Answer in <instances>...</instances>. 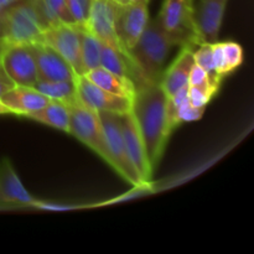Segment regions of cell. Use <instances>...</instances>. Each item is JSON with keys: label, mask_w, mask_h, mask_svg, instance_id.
I'll list each match as a JSON object with an SVG mask.
<instances>
[{"label": "cell", "mask_w": 254, "mask_h": 254, "mask_svg": "<svg viewBox=\"0 0 254 254\" xmlns=\"http://www.w3.org/2000/svg\"><path fill=\"white\" fill-rule=\"evenodd\" d=\"M148 4L149 2L131 5L118 4L114 29L119 42L126 51H130L131 47L136 44L150 20Z\"/></svg>", "instance_id": "cell-9"}, {"label": "cell", "mask_w": 254, "mask_h": 254, "mask_svg": "<svg viewBox=\"0 0 254 254\" xmlns=\"http://www.w3.org/2000/svg\"><path fill=\"white\" fill-rule=\"evenodd\" d=\"M0 64L17 86L34 87L39 79L36 61L30 44H7L0 51Z\"/></svg>", "instance_id": "cell-7"}, {"label": "cell", "mask_w": 254, "mask_h": 254, "mask_svg": "<svg viewBox=\"0 0 254 254\" xmlns=\"http://www.w3.org/2000/svg\"><path fill=\"white\" fill-rule=\"evenodd\" d=\"M4 45H5L4 40H0V51H1V50H2V47H4Z\"/></svg>", "instance_id": "cell-35"}, {"label": "cell", "mask_w": 254, "mask_h": 254, "mask_svg": "<svg viewBox=\"0 0 254 254\" xmlns=\"http://www.w3.org/2000/svg\"><path fill=\"white\" fill-rule=\"evenodd\" d=\"M168 98L159 82H146L136 87L131 113L145 145L151 170L155 171L170 138L168 123Z\"/></svg>", "instance_id": "cell-1"}, {"label": "cell", "mask_w": 254, "mask_h": 254, "mask_svg": "<svg viewBox=\"0 0 254 254\" xmlns=\"http://www.w3.org/2000/svg\"><path fill=\"white\" fill-rule=\"evenodd\" d=\"M5 37L7 44H34L41 41L45 29L30 0H20L5 10Z\"/></svg>", "instance_id": "cell-5"}, {"label": "cell", "mask_w": 254, "mask_h": 254, "mask_svg": "<svg viewBox=\"0 0 254 254\" xmlns=\"http://www.w3.org/2000/svg\"><path fill=\"white\" fill-rule=\"evenodd\" d=\"M98 114L102 128H103L107 151L109 155L108 165L114 171H117L124 180L128 181L130 185L135 186V188L146 186L139 178L138 173L133 168L128 158L126 146H124L123 135H122L119 114L111 113V112H98Z\"/></svg>", "instance_id": "cell-6"}, {"label": "cell", "mask_w": 254, "mask_h": 254, "mask_svg": "<svg viewBox=\"0 0 254 254\" xmlns=\"http://www.w3.org/2000/svg\"><path fill=\"white\" fill-rule=\"evenodd\" d=\"M178 41L171 37L158 20L150 19L141 36L129 51L131 60L145 82H160L169 54Z\"/></svg>", "instance_id": "cell-2"}, {"label": "cell", "mask_w": 254, "mask_h": 254, "mask_svg": "<svg viewBox=\"0 0 254 254\" xmlns=\"http://www.w3.org/2000/svg\"><path fill=\"white\" fill-rule=\"evenodd\" d=\"M84 76L89 81L93 82L94 84L103 88L104 91L116 94V96L123 97V98H127L133 102V98L136 92V87L131 79L118 76V74L113 73V72L108 71V69L103 68L101 66L86 72Z\"/></svg>", "instance_id": "cell-18"}, {"label": "cell", "mask_w": 254, "mask_h": 254, "mask_svg": "<svg viewBox=\"0 0 254 254\" xmlns=\"http://www.w3.org/2000/svg\"><path fill=\"white\" fill-rule=\"evenodd\" d=\"M121 5H131V4H139V2H149V0H114Z\"/></svg>", "instance_id": "cell-32"}, {"label": "cell", "mask_w": 254, "mask_h": 254, "mask_svg": "<svg viewBox=\"0 0 254 254\" xmlns=\"http://www.w3.org/2000/svg\"><path fill=\"white\" fill-rule=\"evenodd\" d=\"M50 101L51 99L40 93L34 87L17 86V84H15L0 97V102L9 109L10 114L21 117H26L32 112L39 111Z\"/></svg>", "instance_id": "cell-16"}, {"label": "cell", "mask_w": 254, "mask_h": 254, "mask_svg": "<svg viewBox=\"0 0 254 254\" xmlns=\"http://www.w3.org/2000/svg\"><path fill=\"white\" fill-rule=\"evenodd\" d=\"M67 106L69 109L68 134L78 139L81 143L93 150L99 158L109 164V155L98 112L84 106L78 97Z\"/></svg>", "instance_id": "cell-4"}, {"label": "cell", "mask_w": 254, "mask_h": 254, "mask_svg": "<svg viewBox=\"0 0 254 254\" xmlns=\"http://www.w3.org/2000/svg\"><path fill=\"white\" fill-rule=\"evenodd\" d=\"M213 96L215 93L212 91L200 88V87L189 86V101L193 107H206Z\"/></svg>", "instance_id": "cell-28"}, {"label": "cell", "mask_w": 254, "mask_h": 254, "mask_svg": "<svg viewBox=\"0 0 254 254\" xmlns=\"http://www.w3.org/2000/svg\"><path fill=\"white\" fill-rule=\"evenodd\" d=\"M227 2L228 0H198L195 6V21L202 42L218 41Z\"/></svg>", "instance_id": "cell-15"}, {"label": "cell", "mask_w": 254, "mask_h": 254, "mask_svg": "<svg viewBox=\"0 0 254 254\" xmlns=\"http://www.w3.org/2000/svg\"><path fill=\"white\" fill-rule=\"evenodd\" d=\"M19 1L20 0H0V12H4L5 10H7Z\"/></svg>", "instance_id": "cell-31"}, {"label": "cell", "mask_w": 254, "mask_h": 254, "mask_svg": "<svg viewBox=\"0 0 254 254\" xmlns=\"http://www.w3.org/2000/svg\"><path fill=\"white\" fill-rule=\"evenodd\" d=\"M102 42L93 34L81 27V64L83 74L101 66Z\"/></svg>", "instance_id": "cell-22"}, {"label": "cell", "mask_w": 254, "mask_h": 254, "mask_svg": "<svg viewBox=\"0 0 254 254\" xmlns=\"http://www.w3.org/2000/svg\"><path fill=\"white\" fill-rule=\"evenodd\" d=\"M45 4L47 5L50 12L54 15V17L60 24L76 25L71 14H69L66 0H45Z\"/></svg>", "instance_id": "cell-25"}, {"label": "cell", "mask_w": 254, "mask_h": 254, "mask_svg": "<svg viewBox=\"0 0 254 254\" xmlns=\"http://www.w3.org/2000/svg\"><path fill=\"white\" fill-rule=\"evenodd\" d=\"M36 198L25 189L11 161L0 160V210L35 206Z\"/></svg>", "instance_id": "cell-13"}, {"label": "cell", "mask_w": 254, "mask_h": 254, "mask_svg": "<svg viewBox=\"0 0 254 254\" xmlns=\"http://www.w3.org/2000/svg\"><path fill=\"white\" fill-rule=\"evenodd\" d=\"M212 54L216 71L222 78L238 68L243 62L242 46L235 41L213 42Z\"/></svg>", "instance_id": "cell-19"}, {"label": "cell", "mask_w": 254, "mask_h": 254, "mask_svg": "<svg viewBox=\"0 0 254 254\" xmlns=\"http://www.w3.org/2000/svg\"><path fill=\"white\" fill-rule=\"evenodd\" d=\"M206 107H193L190 101L184 103L176 112V122L180 126L185 122H195L202 118Z\"/></svg>", "instance_id": "cell-26"}, {"label": "cell", "mask_w": 254, "mask_h": 254, "mask_svg": "<svg viewBox=\"0 0 254 254\" xmlns=\"http://www.w3.org/2000/svg\"><path fill=\"white\" fill-rule=\"evenodd\" d=\"M156 20L179 46L195 47L203 44L195 21V0H164Z\"/></svg>", "instance_id": "cell-3"}, {"label": "cell", "mask_w": 254, "mask_h": 254, "mask_svg": "<svg viewBox=\"0 0 254 254\" xmlns=\"http://www.w3.org/2000/svg\"><path fill=\"white\" fill-rule=\"evenodd\" d=\"M189 86L200 87V88L208 89V91H212L215 94L216 92H217V89H215L212 86H211L210 78H208L205 69L201 68V67L196 64H193L192 69H191L190 72V77H189Z\"/></svg>", "instance_id": "cell-27"}, {"label": "cell", "mask_w": 254, "mask_h": 254, "mask_svg": "<svg viewBox=\"0 0 254 254\" xmlns=\"http://www.w3.org/2000/svg\"><path fill=\"white\" fill-rule=\"evenodd\" d=\"M2 114H10V112H9V109H7L6 107H5L4 104L0 102V116H2Z\"/></svg>", "instance_id": "cell-34"}, {"label": "cell", "mask_w": 254, "mask_h": 254, "mask_svg": "<svg viewBox=\"0 0 254 254\" xmlns=\"http://www.w3.org/2000/svg\"><path fill=\"white\" fill-rule=\"evenodd\" d=\"M34 207L40 208V210L45 211H56V212H61V211H68L74 208V206H67L61 205V203H52V202H44V201H36Z\"/></svg>", "instance_id": "cell-29"}, {"label": "cell", "mask_w": 254, "mask_h": 254, "mask_svg": "<svg viewBox=\"0 0 254 254\" xmlns=\"http://www.w3.org/2000/svg\"><path fill=\"white\" fill-rule=\"evenodd\" d=\"M14 86L15 83L10 79V77L7 76L6 72L4 71V68H2L1 64H0V97Z\"/></svg>", "instance_id": "cell-30"}, {"label": "cell", "mask_w": 254, "mask_h": 254, "mask_svg": "<svg viewBox=\"0 0 254 254\" xmlns=\"http://www.w3.org/2000/svg\"><path fill=\"white\" fill-rule=\"evenodd\" d=\"M193 60H195L196 64H198L201 68L205 69L208 78H210L211 86L218 91L220 84L223 78L217 73V71H216L215 62H213L212 44L203 42V44L198 45L197 50L193 49Z\"/></svg>", "instance_id": "cell-23"}, {"label": "cell", "mask_w": 254, "mask_h": 254, "mask_svg": "<svg viewBox=\"0 0 254 254\" xmlns=\"http://www.w3.org/2000/svg\"><path fill=\"white\" fill-rule=\"evenodd\" d=\"M31 45L40 79L46 81H73L76 72L68 62L44 41Z\"/></svg>", "instance_id": "cell-14"}, {"label": "cell", "mask_w": 254, "mask_h": 254, "mask_svg": "<svg viewBox=\"0 0 254 254\" xmlns=\"http://www.w3.org/2000/svg\"><path fill=\"white\" fill-rule=\"evenodd\" d=\"M73 82L79 101L93 111L117 114H124L131 111V101L104 91L89 81L84 74H76Z\"/></svg>", "instance_id": "cell-10"}, {"label": "cell", "mask_w": 254, "mask_h": 254, "mask_svg": "<svg viewBox=\"0 0 254 254\" xmlns=\"http://www.w3.org/2000/svg\"><path fill=\"white\" fill-rule=\"evenodd\" d=\"M34 88L51 101L62 102L64 104L71 103L77 98L73 81H46L39 78L34 84Z\"/></svg>", "instance_id": "cell-21"}, {"label": "cell", "mask_w": 254, "mask_h": 254, "mask_svg": "<svg viewBox=\"0 0 254 254\" xmlns=\"http://www.w3.org/2000/svg\"><path fill=\"white\" fill-rule=\"evenodd\" d=\"M26 118L68 133L69 109L68 106L62 102L50 101L46 106L40 108L39 111L27 114Z\"/></svg>", "instance_id": "cell-20"}, {"label": "cell", "mask_w": 254, "mask_h": 254, "mask_svg": "<svg viewBox=\"0 0 254 254\" xmlns=\"http://www.w3.org/2000/svg\"><path fill=\"white\" fill-rule=\"evenodd\" d=\"M92 1L93 0H66L69 14L73 19L74 24L78 27H84L91 12Z\"/></svg>", "instance_id": "cell-24"}, {"label": "cell", "mask_w": 254, "mask_h": 254, "mask_svg": "<svg viewBox=\"0 0 254 254\" xmlns=\"http://www.w3.org/2000/svg\"><path fill=\"white\" fill-rule=\"evenodd\" d=\"M119 123H121L122 135H123L124 146H126L129 160L141 181L146 186H149L153 180L154 171L151 170L150 164H149L145 145H144L143 138H141L138 124L131 111L128 113L119 114Z\"/></svg>", "instance_id": "cell-11"}, {"label": "cell", "mask_w": 254, "mask_h": 254, "mask_svg": "<svg viewBox=\"0 0 254 254\" xmlns=\"http://www.w3.org/2000/svg\"><path fill=\"white\" fill-rule=\"evenodd\" d=\"M5 37V22H4V14L0 12V40H4Z\"/></svg>", "instance_id": "cell-33"}, {"label": "cell", "mask_w": 254, "mask_h": 254, "mask_svg": "<svg viewBox=\"0 0 254 254\" xmlns=\"http://www.w3.org/2000/svg\"><path fill=\"white\" fill-rule=\"evenodd\" d=\"M193 49L195 47L184 46L175 61L171 64L168 69H165L161 76L160 86L166 93V96L171 97L174 93L183 87L189 84V77L190 72L195 64L193 60Z\"/></svg>", "instance_id": "cell-17"}, {"label": "cell", "mask_w": 254, "mask_h": 254, "mask_svg": "<svg viewBox=\"0 0 254 254\" xmlns=\"http://www.w3.org/2000/svg\"><path fill=\"white\" fill-rule=\"evenodd\" d=\"M117 9H118V2L114 0H93L84 29L93 34L102 44L109 45L129 55V52L126 51L119 42L114 29Z\"/></svg>", "instance_id": "cell-12"}, {"label": "cell", "mask_w": 254, "mask_h": 254, "mask_svg": "<svg viewBox=\"0 0 254 254\" xmlns=\"http://www.w3.org/2000/svg\"><path fill=\"white\" fill-rule=\"evenodd\" d=\"M41 41L61 55L77 74H83L81 64V27L67 24L55 25L45 30Z\"/></svg>", "instance_id": "cell-8"}]
</instances>
